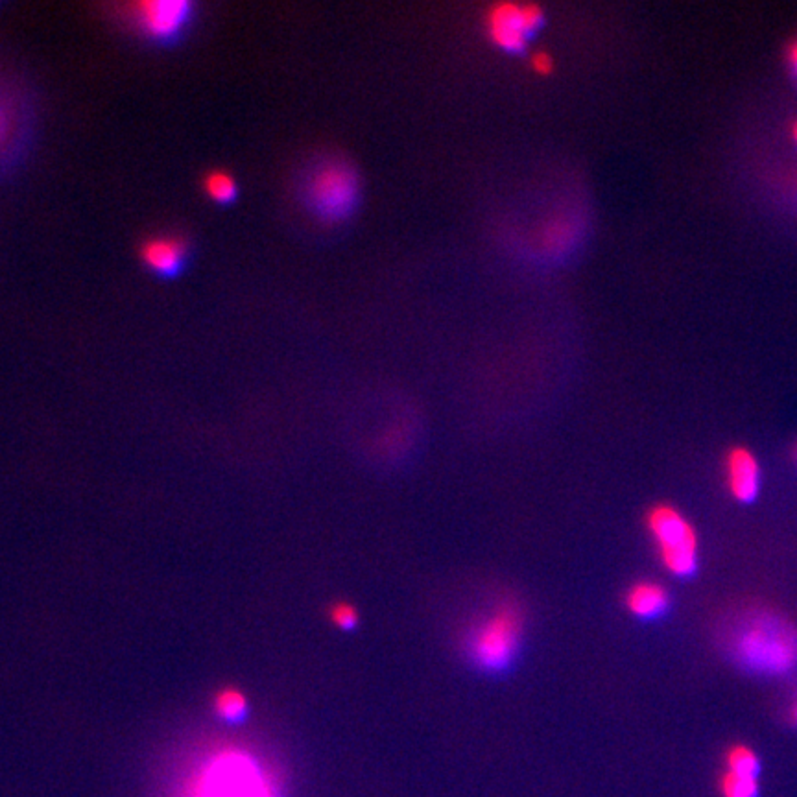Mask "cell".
<instances>
[{"label": "cell", "instance_id": "16", "mask_svg": "<svg viewBox=\"0 0 797 797\" xmlns=\"http://www.w3.org/2000/svg\"><path fill=\"white\" fill-rule=\"evenodd\" d=\"M786 720H788L790 726L797 729V690L794 692V696L790 698L788 705H786Z\"/></svg>", "mask_w": 797, "mask_h": 797}, {"label": "cell", "instance_id": "11", "mask_svg": "<svg viewBox=\"0 0 797 797\" xmlns=\"http://www.w3.org/2000/svg\"><path fill=\"white\" fill-rule=\"evenodd\" d=\"M213 707L218 718L229 724H237L248 714V698L237 687H224L216 692Z\"/></svg>", "mask_w": 797, "mask_h": 797}, {"label": "cell", "instance_id": "2", "mask_svg": "<svg viewBox=\"0 0 797 797\" xmlns=\"http://www.w3.org/2000/svg\"><path fill=\"white\" fill-rule=\"evenodd\" d=\"M301 194L312 215L327 224H338L357 211L362 183L351 163L331 157L310 168Z\"/></svg>", "mask_w": 797, "mask_h": 797}, {"label": "cell", "instance_id": "3", "mask_svg": "<svg viewBox=\"0 0 797 797\" xmlns=\"http://www.w3.org/2000/svg\"><path fill=\"white\" fill-rule=\"evenodd\" d=\"M644 524L665 571L678 578L698 571L700 539L685 513L674 504L659 502L646 512Z\"/></svg>", "mask_w": 797, "mask_h": 797}, {"label": "cell", "instance_id": "20", "mask_svg": "<svg viewBox=\"0 0 797 797\" xmlns=\"http://www.w3.org/2000/svg\"><path fill=\"white\" fill-rule=\"evenodd\" d=\"M796 458H797V447H796Z\"/></svg>", "mask_w": 797, "mask_h": 797}, {"label": "cell", "instance_id": "7", "mask_svg": "<svg viewBox=\"0 0 797 797\" xmlns=\"http://www.w3.org/2000/svg\"><path fill=\"white\" fill-rule=\"evenodd\" d=\"M545 23L543 13L536 6L500 4L488 15V32L497 47L521 54Z\"/></svg>", "mask_w": 797, "mask_h": 797}, {"label": "cell", "instance_id": "13", "mask_svg": "<svg viewBox=\"0 0 797 797\" xmlns=\"http://www.w3.org/2000/svg\"><path fill=\"white\" fill-rule=\"evenodd\" d=\"M718 794L722 797H759L761 796V783L759 777L753 775L735 774L729 770H722L718 775Z\"/></svg>", "mask_w": 797, "mask_h": 797}, {"label": "cell", "instance_id": "12", "mask_svg": "<svg viewBox=\"0 0 797 797\" xmlns=\"http://www.w3.org/2000/svg\"><path fill=\"white\" fill-rule=\"evenodd\" d=\"M724 766L729 772L735 774L753 775L759 777L761 772V757L759 753L753 750L748 744L744 742H735L727 748L724 753Z\"/></svg>", "mask_w": 797, "mask_h": 797}, {"label": "cell", "instance_id": "17", "mask_svg": "<svg viewBox=\"0 0 797 797\" xmlns=\"http://www.w3.org/2000/svg\"><path fill=\"white\" fill-rule=\"evenodd\" d=\"M786 58H788L790 69H792L794 76L797 78V39L796 41H792V45L786 50Z\"/></svg>", "mask_w": 797, "mask_h": 797}, {"label": "cell", "instance_id": "15", "mask_svg": "<svg viewBox=\"0 0 797 797\" xmlns=\"http://www.w3.org/2000/svg\"><path fill=\"white\" fill-rule=\"evenodd\" d=\"M329 620L334 628L351 631L357 628L358 622H360V613H358L357 606H353L351 602L340 600L329 607Z\"/></svg>", "mask_w": 797, "mask_h": 797}, {"label": "cell", "instance_id": "4", "mask_svg": "<svg viewBox=\"0 0 797 797\" xmlns=\"http://www.w3.org/2000/svg\"><path fill=\"white\" fill-rule=\"evenodd\" d=\"M524 617L519 606L500 604L465 639V652L482 670L497 672L508 667L523 639Z\"/></svg>", "mask_w": 797, "mask_h": 797}, {"label": "cell", "instance_id": "1", "mask_svg": "<svg viewBox=\"0 0 797 797\" xmlns=\"http://www.w3.org/2000/svg\"><path fill=\"white\" fill-rule=\"evenodd\" d=\"M727 648L746 670L786 676L797 667V626L772 609H753L740 617Z\"/></svg>", "mask_w": 797, "mask_h": 797}, {"label": "cell", "instance_id": "9", "mask_svg": "<svg viewBox=\"0 0 797 797\" xmlns=\"http://www.w3.org/2000/svg\"><path fill=\"white\" fill-rule=\"evenodd\" d=\"M187 255L185 240L174 235L148 237L139 250L144 266L159 277H176L185 268Z\"/></svg>", "mask_w": 797, "mask_h": 797}, {"label": "cell", "instance_id": "18", "mask_svg": "<svg viewBox=\"0 0 797 797\" xmlns=\"http://www.w3.org/2000/svg\"><path fill=\"white\" fill-rule=\"evenodd\" d=\"M6 130V119H4V113L0 111V139H2V133Z\"/></svg>", "mask_w": 797, "mask_h": 797}, {"label": "cell", "instance_id": "14", "mask_svg": "<svg viewBox=\"0 0 797 797\" xmlns=\"http://www.w3.org/2000/svg\"><path fill=\"white\" fill-rule=\"evenodd\" d=\"M203 191L213 202L224 205L237 198L238 185L231 174L224 170H213L203 178Z\"/></svg>", "mask_w": 797, "mask_h": 797}, {"label": "cell", "instance_id": "10", "mask_svg": "<svg viewBox=\"0 0 797 797\" xmlns=\"http://www.w3.org/2000/svg\"><path fill=\"white\" fill-rule=\"evenodd\" d=\"M624 606L637 619H657L670 606V595L667 587L659 582L639 580L628 587L624 595Z\"/></svg>", "mask_w": 797, "mask_h": 797}, {"label": "cell", "instance_id": "5", "mask_svg": "<svg viewBox=\"0 0 797 797\" xmlns=\"http://www.w3.org/2000/svg\"><path fill=\"white\" fill-rule=\"evenodd\" d=\"M192 797H277V790L257 762L233 751L203 770Z\"/></svg>", "mask_w": 797, "mask_h": 797}, {"label": "cell", "instance_id": "8", "mask_svg": "<svg viewBox=\"0 0 797 797\" xmlns=\"http://www.w3.org/2000/svg\"><path fill=\"white\" fill-rule=\"evenodd\" d=\"M724 478L727 493L742 504H750L759 497L762 469L759 458L746 445L731 447L724 458Z\"/></svg>", "mask_w": 797, "mask_h": 797}, {"label": "cell", "instance_id": "6", "mask_svg": "<svg viewBox=\"0 0 797 797\" xmlns=\"http://www.w3.org/2000/svg\"><path fill=\"white\" fill-rule=\"evenodd\" d=\"M194 4L185 0H144L131 6L133 26L155 43H170L191 23Z\"/></svg>", "mask_w": 797, "mask_h": 797}, {"label": "cell", "instance_id": "19", "mask_svg": "<svg viewBox=\"0 0 797 797\" xmlns=\"http://www.w3.org/2000/svg\"><path fill=\"white\" fill-rule=\"evenodd\" d=\"M792 139H794V143L797 144V120L792 124Z\"/></svg>", "mask_w": 797, "mask_h": 797}]
</instances>
